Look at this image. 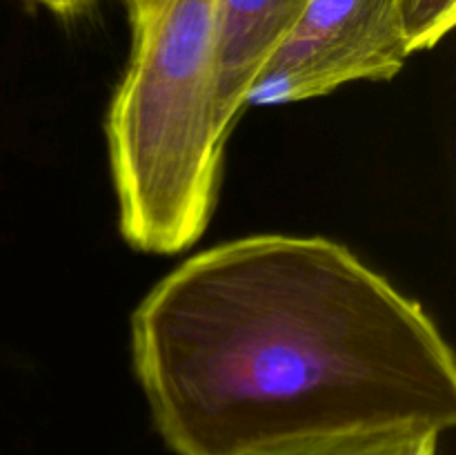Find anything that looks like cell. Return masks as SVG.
<instances>
[{"instance_id":"cell-1","label":"cell","mask_w":456,"mask_h":455,"mask_svg":"<svg viewBox=\"0 0 456 455\" xmlns=\"http://www.w3.org/2000/svg\"><path fill=\"white\" fill-rule=\"evenodd\" d=\"M129 342L174 455L456 424V361L439 326L325 236L252 235L191 254L142 297Z\"/></svg>"},{"instance_id":"cell-2","label":"cell","mask_w":456,"mask_h":455,"mask_svg":"<svg viewBox=\"0 0 456 455\" xmlns=\"http://www.w3.org/2000/svg\"><path fill=\"white\" fill-rule=\"evenodd\" d=\"M105 132L123 239L150 254L194 245L230 138L218 119L216 0H167L134 29Z\"/></svg>"},{"instance_id":"cell-3","label":"cell","mask_w":456,"mask_h":455,"mask_svg":"<svg viewBox=\"0 0 456 455\" xmlns=\"http://www.w3.org/2000/svg\"><path fill=\"white\" fill-rule=\"evenodd\" d=\"M408 58L396 0H305L254 79L245 107L303 103L343 85L390 80Z\"/></svg>"},{"instance_id":"cell-4","label":"cell","mask_w":456,"mask_h":455,"mask_svg":"<svg viewBox=\"0 0 456 455\" xmlns=\"http://www.w3.org/2000/svg\"><path fill=\"white\" fill-rule=\"evenodd\" d=\"M305 0H216V98L232 132L254 79L297 22Z\"/></svg>"},{"instance_id":"cell-5","label":"cell","mask_w":456,"mask_h":455,"mask_svg":"<svg viewBox=\"0 0 456 455\" xmlns=\"http://www.w3.org/2000/svg\"><path fill=\"white\" fill-rule=\"evenodd\" d=\"M444 433L430 426H381L289 442L254 455H439Z\"/></svg>"},{"instance_id":"cell-6","label":"cell","mask_w":456,"mask_h":455,"mask_svg":"<svg viewBox=\"0 0 456 455\" xmlns=\"http://www.w3.org/2000/svg\"><path fill=\"white\" fill-rule=\"evenodd\" d=\"M396 21L410 56L428 52L452 31L456 0H396Z\"/></svg>"},{"instance_id":"cell-7","label":"cell","mask_w":456,"mask_h":455,"mask_svg":"<svg viewBox=\"0 0 456 455\" xmlns=\"http://www.w3.org/2000/svg\"><path fill=\"white\" fill-rule=\"evenodd\" d=\"M40 7L49 9L58 18H78L96 4V0H31Z\"/></svg>"},{"instance_id":"cell-8","label":"cell","mask_w":456,"mask_h":455,"mask_svg":"<svg viewBox=\"0 0 456 455\" xmlns=\"http://www.w3.org/2000/svg\"><path fill=\"white\" fill-rule=\"evenodd\" d=\"M165 3H167V0H132V4L127 7L132 31L138 29L141 25H145L150 18H154L156 12H159Z\"/></svg>"},{"instance_id":"cell-9","label":"cell","mask_w":456,"mask_h":455,"mask_svg":"<svg viewBox=\"0 0 456 455\" xmlns=\"http://www.w3.org/2000/svg\"><path fill=\"white\" fill-rule=\"evenodd\" d=\"M129 4H132V0H125V7H129Z\"/></svg>"}]
</instances>
